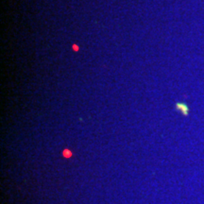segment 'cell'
Masks as SVG:
<instances>
[{
	"label": "cell",
	"instance_id": "1",
	"mask_svg": "<svg viewBox=\"0 0 204 204\" xmlns=\"http://www.w3.org/2000/svg\"><path fill=\"white\" fill-rule=\"evenodd\" d=\"M176 107H177V109L180 111V112H181L184 115L188 114L189 109H188L186 104H184V103H177V104H176Z\"/></svg>",
	"mask_w": 204,
	"mask_h": 204
}]
</instances>
